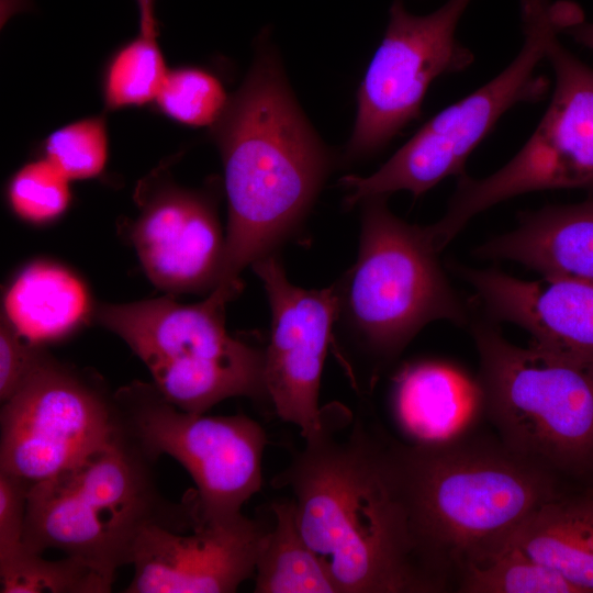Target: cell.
I'll return each instance as SVG.
<instances>
[{
    "instance_id": "obj_1",
    "label": "cell",
    "mask_w": 593,
    "mask_h": 593,
    "mask_svg": "<svg viewBox=\"0 0 593 593\" xmlns=\"http://www.w3.org/2000/svg\"><path fill=\"white\" fill-rule=\"evenodd\" d=\"M304 440L272 485L292 492L300 529L337 593L441 589L414 536L401 443L335 403L321 407Z\"/></svg>"
},
{
    "instance_id": "obj_2",
    "label": "cell",
    "mask_w": 593,
    "mask_h": 593,
    "mask_svg": "<svg viewBox=\"0 0 593 593\" xmlns=\"http://www.w3.org/2000/svg\"><path fill=\"white\" fill-rule=\"evenodd\" d=\"M228 203L216 286L238 292L240 271L270 255L301 222L329 167L275 53L264 48L211 126Z\"/></svg>"
},
{
    "instance_id": "obj_3",
    "label": "cell",
    "mask_w": 593,
    "mask_h": 593,
    "mask_svg": "<svg viewBox=\"0 0 593 593\" xmlns=\"http://www.w3.org/2000/svg\"><path fill=\"white\" fill-rule=\"evenodd\" d=\"M414 536L423 562L444 588L448 575L481 564L542 506L561 496L558 475L501 439L462 434L401 444Z\"/></svg>"
},
{
    "instance_id": "obj_4",
    "label": "cell",
    "mask_w": 593,
    "mask_h": 593,
    "mask_svg": "<svg viewBox=\"0 0 593 593\" xmlns=\"http://www.w3.org/2000/svg\"><path fill=\"white\" fill-rule=\"evenodd\" d=\"M154 463L116 426L113 438L82 462L31 485L25 548L60 550L113 583L118 569L132 564L146 528L186 532L202 523L193 493L182 503L161 494Z\"/></svg>"
},
{
    "instance_id": "obj_5",
    "label": "cell",
    "mask_w": 593,
    "mask_h": 593,
    "mask_svg": "<svg viewBox=\"0 0 593 593\" xmlns=\"http://www.w3.org/2000/svg\"><path fill=\"white\" fill-rule=\"evenodd\" d=\"M480 404L500 439L558 474L593 470V362L532 343L519 347L491 322L472 326Z\"/></svg>"
},
{
    "instance_id": "obj_6",
    "label": "cell",
    "mask_w": 593,
    "mask_h": 593,
    "mask_svg": "<svg viewBox=\"0 0 593 593\" xmlns=\"http://www.w3.org/2000/svg\"><path fill=\"white\" fill-rule=\"evenodd\" d=\"M235 295L215 287L198 304L159 298L103 304L96 314L144 362L166 400L203 414L227 398L267 396L265 351L225 328V305Z\"/></svg>"
},
{
    "instance_id": "obj_7",
    "label": "cell",
    "mask_w": 593,
    "mask_h": 593,
    "mask_svg": "<svg viewBox=\"0 0 593 593\" xmlns=\"http://www.w3.org/2000/svg\"><path fill=\"white\" fill-rule=\"evenodd\" d=\"M575 3L521 0L523 46L496 77L432 118L380 169L368 177L346 176L340 183L349 191L347 206L406 190L418 197L448 176H461L471 152L491 132L499 119L522 102H538L549 80L536 74L545 59L552 34L572 21Z\"/></svg>"
},
{
    "instance_id": "obj_8",
    "label": "cell",
    "mask_w": 593,
    "mask_h": 593,
    "mask_svg": "<svg viewBox=\"0 0 593 593\" xmlns=\"http://www.w3.org/2000/svg\"><path fill=\"white\" fill-rule=\"evenodd\" d=\"M387 198L362 201L359 254L339 301L366 345L391 357L433 321L466 324L468 310L439 266L428 227L396 217Z\"/></svg>"
},
{
    "instance_id": "obj_9",
    "label": "cell",
    "mask_w": 593,
    "mask_h": 593,
    "mask_svg": "<svg viewBox=\"0 0 593 593\" xmlns=\"http://www.w3.org/2000/svg\"><path fill=\"white\" fill-rule=\"evenodd\" d=\"M121 433L150 460L167 455L190 474L201 522L228 521L262 485L264 428L245 415L182 411L154 384L135 381L114 393Z\"/></svg>"
},
{
    "instance_id": "obj_10",
    "label": "cell",
    "mask_w": 593,
    "mask_h": 593,
    "mask_svg": "<svg viewBox=\"0 0 593 593\" xmlns=\"http://www.w3.org/2000/svg\"><path fill=\"white\" fill-rule=\"evenodd\" d=\"M552 34L545 59L555 72L551 101L537 128L502 168L482 179L459 176L447 211L429 225L443 249L479 213L540 190L593 187V69Z\"/></svg>"
},
{
    "instance_id": "obj_11",
    "label": "cell",
    "mask_w": 593,
    "mask_h": 593,
    "mask_svg": "<svg viewBox=\"0 0 593 593\" xmlns=\"http://www.w3.org/2000/svg\"><path fill=\"white\" fill-rule=\"evenodd\" d=\"M0 470L30 485L82 462L116 433L114 394L41 351L0 413Z\"/></svg>"
},
{
    "instance_id": "obj_12",
    "label": "cell",
    "mask_w": 593,
    "mask_h": 593,
    "mask_svg": "<svg viewBox=\"0 0 593 593\" xmlns=\"http://www.w3.org/2000/svg\"><path fill=\"white\" fill-rule=\"evenodd\" d=\"M471 0H448L427 15H414L394 0L389 24L358 90L355 128L346 158L370 155L419 116L430 83L465 70L472 52L456 37Z\"/></svg>"
},
{
    "instance_id": "obj_13",
    "label": "cell",
    "mask_w": 593,
    "mask_h": 593,
    "mask_svg": "<svg viewBox=\"0 0 593 593\" xmlns=\"http://www.w3.org/2000/svg\"><path fill=\"white\" fill-rule=\"evenodd\" d=\"M264 282L272 325L265 351V385L277 415L306 438L318 424V390L332 326L340 306L338 289L293 286L276 256L253 264Z\"/></svg>"
},
{
    "instance_id": "obj_14",
    "label": "cell",
    "mask_w": 593,
    "mask_h": 593,
    "mask_svg": "<svg viewBox=\"0 0 593 593\" xmlns=\"http://www.w3.org/2000/svg\"><path fill=\"white\" fill-rule=\"evenodd\" d=\"M160 525L141 535L127 593H232L255 573L266 528L240 515L191 533Z\"/></svg>"
},
{
    "instance_id": "obj_15",
    "label": "cell",
    "mask_w": 593,
    "mask_h": 593,
    "mask_svg": "<svg viewBox=\"0 0 593 593\" xmlns=\"http://www.w3.org/2000/svg\"><path fill=\"white\" fill-rule=\"evenodd\" d=\"M132 239L147 277L163 290L195 292L220 280L224 243L212 201L166 184L144 201Z\"/></svg>"
},
{
    "instance_id": "obj_16",
    "label": "cell",
    "mask_w": 593,
    "mask_h": 593,
    "mask_svg": "<svg viewBox=\"0 0 593 593\" xmlns=\"http://www.w3.org/2000/svg\"><path fill=\"white\" fill-rule=\"evenodd\" d=\"M492 318L526 329L533 343L593 362V281L522 280L495 269L458 268Z\"/></svg>"
},
{
    "instance_id": "obj_17",
    "label": "cell",
    "mask_w": 593,
    "mask_h": 593,
    "mask_svg": "<svg viewBox=\"0 0 593 593\" xmlns=\"http://www.w3.org/2000/svg\"><path fill=\"white\" fill-rule=\"evenodd\" d=\"M474 255L516 261L541 276L593 281V199L527 213Z\"/></svg>"
},
{
    "instance_id": "obj_18",
    "label": "cell",
    "mask_w": 593,
    "mask_h": 593,
    "mask_svg": "<svg viewBox=\"0 0 593 593\" xmlns=\"http://www.w3.org/2000/svg\"><path fill=\"white\" fill-rule=\"evenodd\" d=\"M477 404L478 384L444 363L424 361L407 366L395 380V416L416 444L458 435Z\"/></svg>"
},
{
    "instance_id": "obj_19",
    "label": "cell",
    "mask_w": 593,
    "mask_h": 593,
    "mask_svg": "<svg viewBox=\"0 0 593 593\" xmlns=\"http://www.w3.org/2000/svg\"><path fill=\"white\" fill-rule=\"evenodd\" d=\"M82 281L47 261L25 267L4 296V320L26 342L40 346L72 332L89 313Z\"/></svg>"
},
{
    "instance_id": "obj_20",
    "label": "cell",
    "mask_w": 593,
    "mask_h": 593,
    "mask_svg": "<svg viewBox=\"0 0 593 593\" xmlns=\"http://www.w3.org/2000/svg\"><path fill=\"white\" fill-rule=\"evenodd\" d=\"M507 545L557 572L578 593H593V492L549 502Z\"/></svg>"
},
{
    "instance_id": "obj_21",
    "label": "cell",
    "mask_w": 593,
    "mask_h": 593,
    "mask_svg": "<svg viewBox=\"0 0 593 593\" xmlns=\"http://www.w3.org/2000/svg\"><path fill=\"white\" fill-rule=\"evenodd\" d=\"M275 526L266 529L258 550L256 593H337L333 578L304 538L293 500L271 504Z\"/></svg>"
},
{
    "instance_id": "obj_22",
    "label": "cell",
    "mask_w": 593,
    "mask_h": 593,
    "mask_svg": "<svg viewBox=\"0 0 593 593\" xmlns=\"http://www.w3.org/2000/svg\"><path fill=\"white\" fill-rule=\"evenodd\" d=\"M157 37L138 34L110 57L102 76L108 110L155 102L168 72Z\"/></svg>"
},
{
    "instance_id": "obj_23",
    "label": "cell",
    "mask_w": 593,
    "mask_h": 593,
    "mask_svg": "<svg viewBox=\"0 0 593 593\" xmlns=\"http://www.w3.org/2000/svg\"><path fill=\"white\" fill-rule=\"evenodd\" d=\"M0 582L1 593H107L113 584L75 558L48 560L25 546L0 560Z\"/></svg>"
},
{
    "instance_id": "obj_24",
    "label": "cell",
    "mask_w": 593,
    "mask_h": 593,
    "mask_svg": "<svg viewBox=\"0 0 593 593\" xmlns=\"http://www.w3.org/2000/svg\"><path fill=\"white\" fill-rule=\"evenodd\" d=\"M465 593H578L564 578L515 546L481 564L467 567L458 577Z\"/></svg>"
},
{
    "instance_id": "obj_25",
    "label": "cell",
    "mask_w": 593,
    "mask_h": 593,
    "mask_svg": "<svg viewBox=\"0 0 593 593\" xmlns=\"http://www.w3.org/2000/svg\"><path fill=\"white\" fill-rule=\"evenodd\" d=\"M228 99L216 76L189 66L168 70L155 103L178 123L211 127L223 114Z\"/></svg>"
},
{
    "instance_id": "obj_26",
    "label": "cell",
    "mask_w": 593,
    "mask_h": 593,
    "mask_svg": "<svg viewBox=\"0 0 593 593\" xmlns=\"http://www.w3.org/2000/svg\"><path fill=\"white\" fill-rule=\"evenodd\" d=\"M108 155L109 139L102 116L71 122L54 131L44 142V158L69 181L100 175Z\"/></svg>"
},
{
    "instance_id": "obj_27",
    "label": "cell",
    "mask_w": 593,
    "mask_h": 593,
    "mask_svg": "<svg viewBox=\"0 0 593 593\" xmlns=\"http://www.w3.org/2000/svg\"><path fill=\"white\" fill-rule=\"evenodd\" d=\"M69 182L46 158L30 161L11 178L8 201L22 220L46 223L67 210L71 200Z\"/></svg>"
},
{
    "instance_id": "obj_28",
    "label": "cell",
    "mask_w": 593,
    "mask_h": 593,
    "mask_svg": "<svg viewBox=\"0 0 593 593\" xmlns=\"http://www.w3.org/2000/svg\"><path fill=\"white\" fill-rule=\"evenodd\" d=\"M31 485L0 470V560L24 547L27 493Z\"/></svg>"
},
{
    "instance_id": "obj_29",
    "label": "cell",
    "mask_w": 593,
    "mask_h": 593,
    "mask_svg": "<svg viewBox=\"0 0 593 593\" xmlns=\"http://www.w3.org/2000/svg\"><path fill=\"white\" fill-rule=\"evenodd\" d=\"M40 346L23 339L4 320L0 327V401L16 391L36 362Z\"/></svg>"
},
{
    "instance_id": "obj_30",
    "label": "cell",
    "mask_w": 593,
    "mask_h": 593,
    "mask_svg": "<svg viewBox=\"0 0 593 593\" xmlns=\"http://www.w3.org/2000/svg\"><path fill=\"white\" fill-rule=\"evenodd\" d=\"M138 11L139 33L157 37L158 22L156 19V0H135Z\"/></svg>"
},
{
    "instance_id": "obj_31",
    "label": "cell",
    "mask_w": 593,
    "mask_h": 593,
    "mask_svg": "<svg viewBox=\"0 0 593 593\" xmlns=\"http://www.w3.org/2000/svg\"><path fill=\"white\" fill-rule=\"evenodd\" d=\"M561 33L572 36L575 42L593 48V22H585L583 14L578 15Z\"/></svg>"
}]
</instances>
